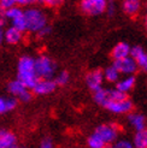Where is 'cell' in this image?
Returning <instances> with one entry per match:
<instances>
[{
	"label": "cell",
	"mask_w": 147,
	"mask_h": 148,
	"mask_svg": "<svg viewBox=\"0 0 147 148\" xmlns=\"http://www.w3.org/2000/svg\"><path fill=\"white\" fill-rule=\"evenodd\" d=\"M94 100L98 105L105 107L110 112L116 114H126L131 112L133 102L127 97L126 93L115 89L99 88L94 92Z\"/></svg>",
	"instance_id": "6da1fadb"
},
{
	"label": "cell",
	"mask_w": 147,
	"mask_h": 148,
	"mask_svg": "<svg viewBox=\"0 0 147 148\" xmlns=\"http://www.w3.org/2000/svg\"><path fill=\"white\" fill-rule=\"evenodd\" d=\"M17 79H19L29 89L33 88V86L36 83V81L39 79L38 75H36V71H35L34 58L29 56H24L18 60Z\"/></svg>",
	"instance_id": "7a4b0ae2"
},
{
	"label": "cell",
	"mask_w": 147,
	"mask_h": 148,
	"mask_svg": "<svg viewBox=\"0 0 147 148\" xmlns=\"http://www.w3.org/2000/svg\"><path fill=\"white\" fill-rule=\"evenodd\" d=\"M25 30L30 33H38L41 28L47 25V17L40 9L29 7L24 11Z\"/></svg>",
	"instance_id": "3957f363"
},
{
	"label": "cell",
	"mask_w": 147,
	"mask_h": 148,
	"mask_svg": "<svg viewBox=\"0 0 147 148\" xmlns=\"http://www.w3.org/2000/svg\"><path fill=\"white\" fill-rule=\"evenodd\" d=\"M35 71L39 78H53L56 75L57 65L48 56H40L34 59Z\"/></svg>",
	"instance_id": "277c9868"
},
{
	"label": "cell",
	"mask_w": 147,
	"mask_h": 148,
	"mask_svg": "<svg viewBox=\"0 0 147 148\" xmlns=\"http://www.w3.org/2000/svg\"><path fill=\"white\" fill-rule=\"evenodd\" d=\"M3 12V18L5 21H9L11 25L19 29L22 32H25V17L24 11L21 9L18 5H14L10 9H7Z\"/></svg>",
	"instance_id": "5b68a950"
},
{
	"label": "cell",
	"mask_w": 147,
	"mask_h": 148,
	"mask_svg": "<svg viewBox=\"0 0 147 148\" xmlns=\"http://www.w3.org/2000/svg\"><path fill=\"white\" fill-rule=\"evenodd\" d=\"M94 134L98 135L104 141L105 145H111L118 138L120 129H118V125L116 124H102L95 129Z\"/></svg>",
	"instance_id": "8992f818"
},
{
	"label": "cell",
	"mask_w": 147,
	"mask_h": 148,
	"mask_svg": "<svg viewBox=\"0 0 147 148\" xmlns=\"http://www.w3.org/2000/svg\"><path fill=\"white\" fill-rule=\"evenodd\" d=\"M80 7L88 16H99L107 7V0H81Z\"/></svg>",
	"instance_id": "52a82bcc"
},
{
	"label": "cell",
	"mask_w": 147,
	"mask_h": 148,
	"mask_svg": "<svg viewBox=\"0 0 147 148\" xmlns=\"http://www.w3.org/2000/svg\"><path fill=\"white\" fill-rule=\"evenodd\" d=\"M7 90L11 94V97H14L16 99L23 102H28L32 99V94L29 92V88H27L19 79L11 81L9 86H7Z\"/></svg>",
	"instance_id": "ba28073f"
},
{
	"label": "cell",
	"mask_w": 147,
	"mask_h": 148,
	"mask_svg": "<svg viewBox=\"0 0 147 148\" xmlns=\"http://www.w3.org/2000/svg\"><path fill=\"white\" fill-rule=\"evenodd\" d=\"M113 65L118 69L121 75H134L137 70V64L131 56H128L122 59H117V60H115Z\"/></svg>",
	"instance_id": "9c48e42d"
},
{
	"label": "cell",
	"mask_w": 147,
	"mask_h": 148,
	"mask_svg": "<svg viewBox=\"0 0 147 148\" xmlns=\"http://www.w3.org/2000/svg\"><path fill=\"white\" fill-rule=\"evenodd\" d=\"M56 82L52 78H39L36 83L33 86L32 90L36 95H47L49 93L54 92L56 89Z\"/></svg>",
	"instance_id": "30bf717a"
},
{
	"label": "cell",
	"mask_w": 147,
	"mask_h": 148,
	"mask_svg": "<svg viewBox=\"0 0 147 148\" xmlns=\"http://www.w3.org/2000/svg\"><path fill=\"white\" fill-rule=\"evenodd\" d=\"M102 82H104V73L100 70H93L86 75V84L93 92L101 88Z\"/></svg>",
	"instance_id": "8fae6325"
},
{
	"label": "cell",
	"mask_w": 147,
	"mask_h": 148,
	"mask_svg": "<svg viewBox=\"0 0 147 148\" xmlns=\"http://www.w3.org/2000/svg\"><path fill=\"white\" fill-rule=\"evenodd\" d=\"M23 39V32L14 27H9L4 32V40L10 45H17Z\"/></svg>",
	"instance_id": "7c38bea8"
},
{
	"label": "cell",
	"mask_w": 147,
	"mask_h": 148,
	"mask_svg": "<svg viewBox=\"0 0 147 148\" xmlns=\"http://www.w3.org/2000/svg\"><path fill=\"white\" fill-rule=\"evenodd\" d=\"M136 79L133 75H124L123 78L120 77V79L116 82V89L122 93H128L135 87Z\"/></svg>",
	"instance_id": "4fadbf2b"
},
{
	"label": "cell",
	"mask_w": 147,
	"mask_h": 148,
	"mask_svg": "<svg viewBox=\"0 0 147 148\" xmlns=\"http://www.w3.org/2000/svg\"><path fill=\"white\" fill-rule=\"evenodd\" d=\"M17 147V137L11 131L0 129V148H14Z\"/></svg>",
	"instance_id": "5bb4252c"
},
{
	"label": "cell",
	"mask_w": 147,
	"mask_h": 148,
	"mask_svg": "<svg viewBox=\"0 0 147 148\" xmlns=\"http://www.w3.org/2000/svg\"><path fill=\"white\" fill-rule=\"evenodd\" d=\"M130 56L135 59L137 68H140L144 71H147V53L141 47H133L130 52Z\"/></svg>",
	"instance_id": "9a60e30c"
},
{
	"label": "cell",
	"mask_w": 147,
	"mask_h": 148,
	"mask_svg": "<svg viewBox=\"0 0 147 148\" xmlns=\"http://www.w3.org/2000/svg\"><path fill=\"white\" fill-rule=\"evenodd\" d=\"M122 9L123 12L127 14V16L134 17L140 12L141 9V4L139 0H124L122 4Z\"/></svg>",
	"instance_id": "2e32d148"
},
{
	"label": "cell",
	"mask_w": 147,
	"mask_h": 148,
	"mask_svg": "<svg viewBox=\"0 0 147 148\" xmlns=\"http://www.w3.org/2000/svg\"><path fill=\"white\" fill-rule=\"evenodd\" d=\"M130 52H131V47L126 42H120L113 47L112 52H111V56L115 60L117 59H122V58H126L128 56H130Z\"/></svg>",
	"instance_id": "e0dca14e"
},
{
	"label": "cell",
	"mask_w": 147,
	"mask_h": 148,
	"mask_svg": "<svg viewBox=\"0 0 147 148\" xmlns=\"http://www.w3.org/2000/svg\"><path fill=\"white\" fill-rule=\"evenodd\" d=\"M128 122L130 124V127L135 129L136 131L142 130L146 128V119L141 113H128Z\"/></svg>",
	"instance_id": "ac0fdd59"
},
{
	"label": "cell",
	"mask_w": 147,
	"mask_h": 148,
	"mask_svg": "<svg viewBox=\"0 0 147 148\" xmlns=\"http://www.w3.org/2000/svg\"><path fill=\"white\" fill-rule=\"evenodd\" d=\"M102 73H104V81H107L110 83H116L121 77V72L118 71V69H117L115 65L107 66V68L102 71Z\"/></svg>",
	"instance_id": "d6986e66"
},
{
	"label": "cell",
	"mask_w": 147,
	"mask_h": 148,
	"mask_svg": "<svg viewBox=\"0 0 147 148\" xmlns=\"http://www.w3.org/2000/svg\"><path fill=\"white\" fill-rule=\"evenodd\" d=\"M17 106V99L12 97V98H5V97H0V114L6 113L9 111L16 108Z\"/></svg>",
	"instance_id": "ffe728a7"
},
{
	"label": "cell",
	"mask_w": 147,
	"mask_h": 148,
	"mask_svg": "<svg viewBox=\"0 0 147 148\" xmlns=\"http://www.w3.org/2000/svg\"><path fill=\"white\" fill-rule=\"evenodd\" d=\"M133 145L136 148H147V129L146 128L136 131Z\"/></svg>",
	"instance_id": "44dd1931"
},
{
	"label": "cell",
	"mask_w": 147,
	"mask_h": 148,
	"mask_svg": "<svg viewBox=\"0 0 147 148\" xmlns=\"http://www.w3.org/2000/svg\"><path fill=\"white\" fill-rule=\"evenodd\" d=\"M87 145L89 148H104L106 145L104 143V141L95 134H92L87 140Z\"/></svg>",
	"instance_id": "7402d4cb"
},
{
	"label": "cell",
	"mask_w": 147,
	"mask_h": 148,
	"mask_svg": "<svg viewBox=\"0 0 147 148\" xmlns=\"http://www.w3.org/2000/svg\"><path fill=\"white\" fill-rule=\"evenodd\" d=\"M69 72L67 71H60L59 73H57L56 77H54V82L57 86H65L69 82Z\"/></svg>",
	"instance_id": "603a6c76"
},
{
	"label": "cell",
	"mask_w": 147,
	"mask_h": 148,
	"mask_svg": "<svg viewBox=\"0 0 147 148\" xmlns=\"http://www.w3.org/2000/svg\"><path fill=\"white\" fill-rule=\"evenodd\" d=\"M113 147L115 148H131V147H134V145L130 141H128V140H118V141L116 140L113 142Z\"/></svg>",
	"instance_id": "cb8c5ba5"
},
{
	"label": "cell",
	"mask_w": 147,
	"mask_h": 148,
	"mask_svg": "<svg viewBox=\"0 0 147 148\" xmlns=\"http://www.w3.org/2000/svg\"><path fill=\"white\" fill-rule=\"evenodd\" d=\"M16 5V0H0V11H5Z\"/></svg>",
	"instance_id": "d4e9b609"
},
{
	"label": "cell",
	"mask_w": 147,
	"mask_h": 148,
	"mask_svg": "<svg viewBox=\"0 0 147 148\" xmlns=\"http://www.w3.org/2000/svg\"><path fill=\"white\" fill-rule=\"evenodd\" d=\"M64 1L65 0H42V3L49 7H59L64 4Z\"/></svg>",
	"instance_id": "484cf974"
},
{
	"label": "cell",
	"mask_w": 147,
	"mask_h": 148,
	"mask_svg": "<svg viewBox=\"0 0 147 148\" xmlns=\"http://www.w3.org/2000/svg\"><path fill=\"white\" fill-rule=\"evenodd\" d=\"M36 3H42V0H16V5L18 6H30Z\"/></svg>",
	"instance_id": "4316f807"
},
{
	"label": "cell",
	"mask_w": 147,
	"mask_h": 148,
	"mask_svg": "<svg viewBox=\"0 0 147 148\" xmlns=\"http://www.w3.org/2000/svg\"><path fill=\"white\" fill-rule=\"evenodd\" d=\"M49 33H51V27H48V25H45L43 28H41L40 30L36 33V35L39 36V38H45V36H47V35H49Z\"/></svg>",
	"instance_id": "83f0119b"
},
{
	"label": "cell",
	"mask_w": 147,
	"mask_h": 148,
	"mask_svg": "<svg viewBox=\"0 0 147 148\" xmlns=\"http://www.w3.org/2000/svg\"><path fill=\"white\" fill-rule=\"evenodd\" d=\"M40 147L41 148H52L53 147V142H52V140L46 137V138H43L41 143H40Z\"/></svg>",
	"instance_id": "f1b7e54d"
},
{
	"label": "cell",
	"mask_w": 147,
	"mask_h": 148,
	"mask_svg": "<svg viewBox=\"0 0 147 148\" xmlns=\"http://www.w3.org/2000/svg\"><path fill=\"white\" fill-rule=\"evenodd\" d=\"M4 24H5V19L4 18H0V45H1V43L5 41L4 40V32H5Z\"/></svg>",
	"instance_id": "f546056e"
},
{
	"label": "cell",
	"mask_w": 147,
	"mask_h": 148,
	"mask_svg": "<svg viewBox=\"0 0 147 148\" xmlns=\"http://www.w3.org/2000/svg\"><path fill=\"white\" fill-rule=\"evenodd\" d=\"M145 27H146V30H147V18H146V22H145Z\"/></svg>",
	"instance_id": "4dcf8cb0"
},
{
	"label": "cell",
	"mask_w": 147,
	"mask_h": 148,
	"mask_svg": "<svg viewBox=\"0 0 147 148\" xmlns=\"http://www.w3.org/2000/svg\"><path fill=\"white\" fill-rule=\"evenodd\" d=\"M107 3H115V0H107Z\"/></svg>",
	"instance_id": "1f68e13d"
}]
</instances>
